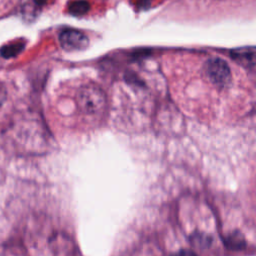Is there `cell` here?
Returning <instances> with one entry per match:
<instances>
[{
  "mask_svg": "<svg viewBox=\"0 0 256 256\" xmlns=\"http://www.w3.org/2000/svg\"><path fill=\"white\" fill-rule=\"evenodd\" d=\"M105 102V97L102 91L94 86L84 87L79 94V103L83 110L89 113H94L100 110Z\"/></svg>",
  "mask_w": 256,
  "mask_h": 256,
  "instance_id": "obj_1",
  "label": "cell"
},
{
  "mask_svg": "<svg viewBox=\"0 0 256 256\" xmlns=\"http://www.w3.org/2000/svg\"><path fill=\"white\" fill-rule=\"evenodd\" d=\"M207 73L212 82L220 87H225L231 82L230 68L228 64L220 58H214L208 61Z\"/></svg>",
  "mask_w": 256,
  "mask_h": 256,
  "instance_id": "obj_2",
  "label": "cell"
},
{
  "mask_svg": "<svg viewBox=\"0 0 256 256\" xmlns=\"http://www.w3.org/2000/svg\"><path fill=\"white\" fill-rule=\"evenodd\" d=\"M59 41L62 48L67 51L82 50L85 49L89 44L86 35L74 29L64 30L59 36Z\"/></svg>",
  "mask_w": 256,
  "mask_h": 256,
  "instance_id": "obj_3",
  "label": "cell"
},
{
  "mask_svg": "<svg viewBox=\"0 0 256 256\" xmlns=\"http://www.w3.org/2000/svg\"><path fill=\"white\" fill-rule=\"evenodd\" d=\"M231 57L242 66L250 67L256 64V46H246L231 50Z\"/></svg>",
  "mask_w": 256,
  "mask_h": 256,
  "instance_id": "obj_4",
  "label": "cell"
},
{
  "mask_svg": "<svg viewBox=\"0 0 256 256\" xmlns=\"http://www.w3.org/2000/svg\"><path fill=\"white\" fill-rule=\"evenodd\" d=\"M225 246L230 250H241L246 246V240L242 233L234 231L226 236L224 239Z\"/></svg>",
  "mask_w": 256,
  "mask_h": 256,
  "instance_id": "obj_5",
  "label": "cell"
},
{
  "mask_svg": "<svg viewBox=\"0 0 256 256\" xmlns=\"http://www.w3.org/2000/svg\"><path fill=\"white\" fill-rule=\"evenodd\" d=\"M90 9V4L86 0H76L69 4V13L74 16H81L88 12Z\"/></svg>",
  "mask_w": 256,
  "mask_h": 256,
  "instance_id": "obj_6",
  "label": "cell"
},
{
  "mask_svg": "<svg viewBox=\"0 0 256 256\" xmlns=\"http://www.w3.org/2000/svg\"><path fill=\"white\" fill-rule=\"evenodd\" d=\"M23 49H24L23 42H15V43H11L3 46L0 50V54L4 58H12L17 56L19 53H21Z\"/></svg>",
  "mask_w": 256,
  "mask_h": 256,
  "instance_id": "obj_7",
  "label": "cell"
},
{
  "mask_svg": "<svg viewBox=\"0 0 256 256\" xmlns=\"http://www.w3.org/2000/svg\"><path fill=\"white\" fill-rule=\"evenodd\" d=\"M172 256H197L193 251L187 250V249H182L174 253Z\"/></svg>",
  "mask_w": 256,
  "mask_h": 256,
  "instance_id": "obj_8",
  "label": "cell"
},
{
  "mask_svg": "<svg viewBox=\"0 0 256 256\" xmlns=\"http://www.w3.org/2000/svg\"><path fill=\"white\" fill-rule=\"evenodd\" d=\"M4 98H5V90H4L3 86L0 84V104L4 100Z\"/></svg>",
  "mask_w": 256,
  "mask_h": 256,
  "instance_id": "obj_9",
  "label": "cell"
}]
</instances>
